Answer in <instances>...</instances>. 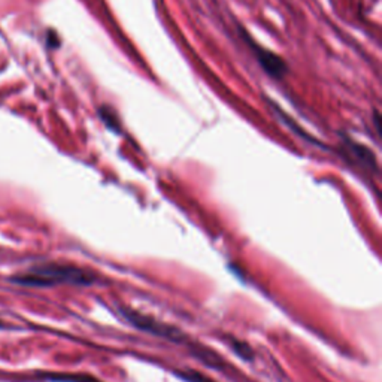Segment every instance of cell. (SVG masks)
Masks as SVG:
<instances>
[{
	"instance_id": "cell-1",
	"label": "cell",
	"mask_w": 382,
	"mask_h": 382,
	"mask_svg": "<svg viewBox=\"0 0 382 382\" xmlns=\"http://www.w3.org/2000/svg\"><path fill=\"white\" fill-rule=\"evenodd\" d=\"M96 275L87 269L78 267L74 265L57 263H41L28 267L26 272L15 274L11 276V283L22 287L32 288H47L56 285H79V287H92L96 284Z\"/></svg>"
},
{
	"instance_id": "cell-4",
	"label": "cell",
	"mask_w": 382,
	"mask_h": 382,
	"mask_svg": "<svg viewBox=\"0 0 382 382\" xmlns=\"http://www.w3.org/2000/svg\"><path fill=\"white\" fill-rule=\"evenodd\" d=\"M342 151L349 163H353L361 169L367 170V172H378V160L374 154V151L367 148L366 145L356 142L349 136H344V145Z\"/></svg>"
},
{
	"instance_id": "cell-11",
	"label": "cell",
	"mask_w": 382,
	"mask_h": 382,
	"mask_svg": "<svg viewBox=\"0 0 382 382\" xmlns=\"http://www.w3.org/2000/svg\"><path fill=\"white\" fill-rule=\"evenodd\" d=\"M2 327H5V324L2 323V321H0V329H2Z\"/></svg>"
},
{
	"instance_id": "cell-8",
	"label": "cell",
	"mask_w": 382,
	"mask_h": 382,
	"mask_svg": "<svg viewBox=\"0 0 382 382\" xmlns=\"http://www.w3.org/2000/svg\"><path fill=\"white\" fill-rule=\"evenodd\" d=\"M174 374L184 382H217L196 369H175Z\"/></svg>"
},
{
	"instance_id": "cell-10",
	"label": "cell",
	"mask_w": 382,
	"mask_h": 382,
	"mask_svg": "<svg viewBox=\"0 0 382 382\" xmlns=\"http://www.w3.org/2000/svg\"><path fill=\"white\" fill-rule=\"evenodd\" d=\"M374 123H375L376 132L379 133V113H378V110H375V113H374Z\"/></svg>"
},
{
	"instance_id": "cell-9",
	"label": "cell",
	"mask_w": 382,
	"mask_h": 382,
	"mask_svg": "<svg viewBox=\"0 0 382 382\" xmlns=\"http://www.w3.org/2000/svg\"><path fill=\"white\" fill-rule=\"evenodd\" d=\"M230 347L235 351V354L239 356L244 361H254V351L251 348L247 342L232 339L230 340Z\"/></svg>"
},
{
	"instance_id": "cell-2",
	"label": "cell",
	"mask_w": 382,
	"mask_h": 382,
	"mask_svg": "<svg viewBox=\"0 0 382 382\" xmlns=\"http://www.w3.org/2000/svg\"><path fill=\"white\" fill-rule=\"evenodd\" d=\"M118 313L130 326L136 327L138 330H142L145 333H149L157 338H163V339H167L169 342H175V344H181V345L191 344L188 338L179 329L162 323V321H158L153 317L138 313V310L130 308H119Z\"/></svg>"
},
{
	"instance_id": "cell-7",
	"label": "cell",
	"mask_w": 382,
	"mask_h": 382,
	"mask_svg": "<svg viewBox=\"0 0 382 382\" xmlns=\"http://www.w3.org/2000/svg\"><path fill=\"white\" fill-rule=\"evenodd\" d=\"M97 117L100 118V122L105 124V127L110 132L119 135L123 132L122 128V122H119V118L117 115L115 110L108 106V105H102L100 108H97Z\"/></svg>"
},
{
	"instance_id": "cell-6",
	"label": "cell",
	"mask_w": 382,
	"mask_h": 382,
	"mask_svg": "<svg viewBox=\"0 0 382 382\" xmlns=\"http://www.w3.org/2000/svg\"><path fill=\"white\" fill-rule=\"evenodd\" d=\"M39 379L47 382H103L94 376L84 374H65V372H49V374L39 375Z\"/></svg>"
},
{
	"instance_id": "cell-3",
	"label": "cell",
	"mask_w": 382,
	"mask_h": 382,
	"mask_svg": "<svg viewBox=\"0 0 382 382\" xmlns=\"http://www.w3.org/2000/svg\"><path fill=\"white\" fill-rule=\"evenodd\" d=\"M238 32L240 38H242V41L249 48V51L256 57L261 70H263L270 79H274V81H284L290 70L285 60L275 51H270V49L256 42L254 38L251 36L242 26H238Z\"/></svg>"
},
{
	"instance_id": "cell-5",
	"label": "cell",
	"mask_w": 382,
	"mask_h": 382,
	"mask_svg": "<svg viewBox=\"0 0 382 382\" xmlns=\"http://www.w3.org/2000/svg\"><path fill=\"white\" fill-rule=\"evenodd\" d=\"M263 96H265V100H266V102L270 105V108H272V110H274V113L278 115V118L281 119V122H283V123H284V124H285L290 130H293V133H294V135H297L299 138H301L304 140H306V142L313 144V145H315V147H319V148H327L324 144H321L318 139H315L314 136H310L309 133H306L305 130L301 128V127H300V126L294 122L293 118H291L288 114H285L284 110L281 109V106H279L278 103H275V102H274V100H270L266 94H263Z\"/></svg>"
}]
</instances>
